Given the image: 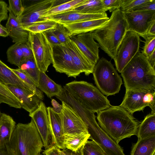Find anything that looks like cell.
I'll return each mask as SVG.
<instances>
[{
  "label": "cell",
  "instance_id": "obj_1",
  "mask_svg": "<svg viewBox=\"0 0 155 155\" xmlns=\"http://www.w3.org/2000/svg\"><path fill=\"white\" fill-rule=\"evenodd\" d=\"M101 127L115 142L137 135L139 123L123 107L111 106L97 113Z\"/></svg>",
  "mask_w": 155,
  "mask_h": 155
},
{
  "label": "cell",
  "instance_id": "obj_2",
  "mask_svg": "<svg viewBox=\"0 0 155 155\" xmlns=\"http://www.w3.org/2000/svg\"><path fill=\"white\" fill-rule=\"evenodd\" d=\"M127 29L124 13L120 8L112 12L107 21L92 31V35L101 49L114 60Z\"/></svg>",
  "mask_w": 155,
  "mask_h": 155
},
{
  "label": "cell",
  "instance_id": "obj_3",
  "mask_svg": "<svg viewBox=\"0 0 155 155\" xmlns=\"http://www.w3.org/2000/svg\"><path fill=\"white\" fill-rule=\"evenodd\" d=\"M126 90L155 91V70L138 51L120 73Z\"/></svg>",
  "mask_w": 155,
  "mask_h": 155
},
{
  "label": "cell",
  "instance_id": "obj_4",
  "mask_svg": "<svg viewBox=\"0 0 155 155\" xmlns=\"http://www.w3.org/2000/svg\"><path fill=\"white\" fill-rule=\"evenodd\" d=\"M43 146L40 136L31 119L28 123L16 125L5 149L8 155H38Z\"/></svg>",
  "mask_w": 155,
  "mask_h": 155
},
{
  "label": "cell",
  "instance_id": "obj_5",
  "mask_svg": "<svg viewBox=\"0 0 155 155\" xmlns=\"http://www.w3.org/2000/svg\"><path fill=\"white\" fill-rule=\"evenodd\" d=\"M63 87L82 106L94 113H97L111 106L107 97L91 83L74 81L66 84Z\"/></svg>",
  "mask_w": 155,
  "mask_h": 155
},
{
  "label": "cell",
  "instance_id": "obj_6",
  "mask_svg": "<svg viewBox=\"0 0 155 155\" xmlns=\"http://www.w3.org/2000/svg\"><path fill=\"white\" fill-rule=\"evenodd\" d=\"M92 73L97 88L104 95H112L119 92L122 79L110 61L101 58L95 65Z\"/></svg>",
  "mask_w": 155,
  "mask_h": 155
},
{
  "label": "cell",
  "instance_id": "obj_7",
  "mask_svg": "<svg viewBox=\"0 0 155 155\" xmlns=\"http://www.w3.org/2000/svg\"><path fill=\"white\" fill-rule=\"evenodd\" d=\"M32 51L37 67L40 71L46 72L52 63V46L44 32H29L27 43Z\"/></svg>",
  "mask_w": 155,
  "mask_h": 155
},
{
  "label": "cell",
  "instance_id": "obj_8",
  "mask_svg": "<svg viewBox=\"0 0 155 155\" xmlns=\"http://www.w3.org/2000/svg\"><path fill=\"white\" fill-rule=\"evenodd\" d=\"M119 106L131 114L136 111H143L147 106L150 108L151 114H155V91L126 90L123 101Z\"/></svg>",
  "mask_w": 155,
  "mask_h": 155
},
{
  "label": "cell",
  "instance_id": "obj_9",
  "mask_svg": "<svg viewBox=\"0 0 155 155\" xmlns=\"http://www.w3.org/2000/svg\"><path fill=\"white\" fill-rule=\"evenodd\" d=\"M141 41L138 34L127 31L114 60L116 69L119 73L139 51Z\"/></svg>",
  "mask_w": 155,
  "mask_h": 155
},
{
  "label": "cell",
  "instance_id": "obj_10",
  "mask_svg": "<svg viewBox=\"0 0 155 155\" xmlns=\"http://www.w3.org/2000/svg\"><path fill=\"white\" fill-rule=\"evenodd\" d=\"M56 0L33 1L24 6V10L18 19L25 28L33 23L46 20L44 17L46 12L54 6Z\"/></svg>",
  "mask_w": 155,
  "mask_h": 155
},
{
  "label": "cell",
  "instance_id": "obj_11",
  "mask_svg": "<svg viewBox=\"0 0 155 155\" xmlns=\"http://www.w3.org/2000/svg\"><path fill=\"white\" fill-rule=\"evenodd\" d=\"M51 46L52 64L55 71L65 74L68 77L76 78L80 73L74 67L68 49L62 44Z\"/></svg>",
  "mask_w": 155,
  "mask_h": 155
},
{
  "label": "cell",
  "instance_id": "obj_12",
  "mask_svg": "<svg viewBox=\"0 0 155 155\" xmlns=\"http://www.w3.org/2000/svg\"><path fill=\"white\" fill-rule=\"evenodd\" d=\"M127 24V31L138 34L143 38L148 30L155 20V11H129L124 13Z\"/></svg>",
  "mask_w": 155,
  "mask_h": 155
},
{
  "label": "cell",
  "instance_id": "obj_13",
  "mask_svg": "<svg viewBox=\"0 0 155 155\" xmlns=\"http://www.w3.org/2000/svg\"><path fill=\"white\" fill-rule=\"evenodd\" d=\"M61 114L62 134L88 133L85 123L75 110L70 106L61 101Z\"/></svg>",
  "mask_w": 155,
  "mask_h": 155
},
{
  "label": "cell",
  "instance_id": "obj_14",
  "mask_svg": "<svg viewBox=\"0 0 155 155\" xmlns=\"http://www.w3.org/2000/svg\"><path fill=\"white\" fill-rule=\"evenodd\" d=\"M92 32L74 35L70 38L91 63L95 65L99 59V46L94 41Z\"/></svg>",
  "mask_w": 155,
  "mask_h": 155
},
{
  "label": "cell",
  "instance_id": "obj_15",
  "mask_svg": "<svg viewBox=\"0 0 155 155\" xmlns=\"http://www.w3.org/2000/svg\"><path fill=\"white\" fill-rule=\"evenodd\" d=\"M34 121L45 149L50 146L51 134L47 107L42 101L38 107L29 114Z\"/></svg>",
  "mask_w": 155,
  "mask_h": 155
},
{
  "label": "cell",
  "instance_id": "obj_16",
  "mask_svg": "<svg viewBox=\"0 0 155 155\" xmlns=\"http://www.w3.org/2000/svg\"><path fill=\"white\" fill-rule=\"evenodd\" d=\"M19 101L21 107L31 113L36 109L42 101L33 92L26 89L12 85H6Z\"/></svg>",
  "mask_w": 155,
  "mask_h": 155
},
{
  "label": "cell",
  "instance_id": "obj_17",
  "mask_svg": "<svg viewBox=\"0 0 155 155\" xmlns=\"http://www.w3.org/2000/svg\"><path fill=\"white\" fill-rule=\"evenodd\" d=\"M107 17V15L106 12L98 14H88L83 13L73 9L46 17L45 19L65 25Z\"/></svg>",
  "mask_w": 155,
  "mask_h": 155
},
{
  "label": "cell",
  "instance_id": "obj_18",
  "mask_svg": "<svg viewBox=\"0 0 155 155\" xmlns=\"http://www.w3.org/2000/svg\"><path fill=\"white\" fill-rule=\"evenodd\" d=\"M72 57L73 64L80 73L88 76L92 73L95 65L91 64L71 40L64 45Z\"/></svg>",
  "mask_w": 155,
  "mask_h": 155
},
{
  "label": "cell",
  "instance_id": "obj_19",
  "mask_svg": "<svg viewBox=\"0 0 155 155\" xmlns=\"http://www.w3.org/2000/svg\"><path fill=\"white\" fill-rule=\"evenodd\" d=\"M9 15L5 27L9 36L15 43H27L28 41L29 32L26 30L13 14L8 11Z\"/></svg>",
  "mask_w": 155,
  "mask_h": 155
},
{
  "label": "cell",
  "instance_id": "obj_20",
  "mask_svg": "<svg viewBox=\"0 0 155 155\" xmlns=\"http://www.w3.org/2000/svg\"><path fill=\"white\" fill-rule=\"evenodd\" d=\"M50 123L52 143L60 149H65L63 143V134L61 114L54 111L52 107H47Z\"/></svg>",
  "mask_w": 155,
  "mask_h": 155
},
{
  "label": "cell",
  "instance_id": "obj_21",
  "mask_svg": "<svg viewBox=\"0 0 155 155\" xmlns=\"http://www.w3.org/2000/svg\"><path fill=\"white\" fill-rule=\"evenodd\" d=\"M108 17L64 25L71 36L93 31L101 27L109 19Z\"/></svg>",
  "mask_w": 155,
  "mask_h": 155
},
{
  "label": "cell",
  "instance_id": "obj_22",
  "mask_svg": "<svg viewBox=\"0 0 155 155\" xmlns=\"http://www.w3.org/2000/svg\"><path fill=\"white\" fill-rule=\"evenodd\" d=\"M13 118L5 113L0 116V149H5L10 141L16 127Z\"/></svg>",
  "mask_w": 155,
  "mask_h": 155
},
{
  "label": "cell",
  "instance_id": "obj_23",
  "mask_svg": "<svg viewBox=\"0 0 155 155\" xmlns=\"http://www.w3.org/2000/svg\"><path fill=\"white\" fill-rule=\"evenodd\" d=\"M37 87L50 99L60 95L63 90L61 85L51 80L45 72L41 71L39 72Z\"/></svg>",
  "mask_w": 155,
  "mask_h": 155
},
{
  "label": "cell",
  "instance_id": "obj_24",
  "mask_svg": "<svg viewBox=\"0 0 155 155\" xmlns=\"http://www.w3.org/2000/svg\"><path fill=\"white\" fill-rule=\"evenodd\" d=\"M0 81L6 85L18 86L32 91L30 87L15 74L12 68L9 67L0 59Z\"/></svg>",
  "mask_w": 155,
  "mask_h": 155
},
{
  "label": "cell",
  "instance_id": "obj_25",
  "mask_svg": "<svg viewBox=\"0 0 155 155\" xmlns=\"http://www.w3.org/2000/svg\"><path fill=\"white\" fill-rule=\"evenodd\" d=\"M88 133L63 134V143L65 149L77 152L79 151L85 143L89 139Z\"/></svg>",
  "mask_w": 155,
  "mask_h": 155
},
{
  "label": "cell",
  "instance_id": "obj_26",
  "mask_svg": "<svg viewBox=\"0 0 155 155\" xmlns=\"http://www.w3.org/2000/svg\"><path fill=\"white\" fill-rule=\"evenodd\" d=\"M155 153V136L138 140L133 146L130 155H153Z\"/></svg>",
  "mask_w": 155,
  "mask_h": 155
},
{
  "label": "cell",
  "instance_id": "obj_27",
  "mask_svg": "<svg viewBox=\"0 0 155 155\" xmlns=\"http://www.w3.org/2000/svg\"><path fill=\"white\" fill-rule=\"evenodd\" d=\"M137 136L138 140L155 136V114H150L139 125Z\"/></svg>",
  "mask_w": 155,
  "mask_h": 155
},
{
  "label": "cell",
  "instance_id": "obj_28",
  "mask_svg": "<svg viewBox=\"0 0 155 155\" xmlns=\"http://www.w3.org/2000/svg\"><path fill=\"white\" fill-rule=\"evenodd\" d=\"M75 10L88 14H98L106 13L107 9L104 6L102 0H86Z\"/></svg>",
  "mask_w": 155,
  "mask_h": 155
},
{
  "label": "cell",
  "instance_id": "obj_29",
  "mask_svg": "<svg viewBox=\"0 0 155 155\" xmlns=\"http://www.w3.org/2000/svg\"><path fill=\"white\" fill-rule=\"evenodd\" d=\"M86 0L66 1V2L54 5L46 12L44 17L45 18L49 16L74 9L81 5Z\"/></svg>",
  "mask_w": 155,
  "mask_h": 155
},
{
  "label": "cell",
  "instance_id": "obj_30",
  "mask_svg": "<svg viewBox=\"0 0 155 155\" xmlns=\"http://www.w3.org/2000/svg\"><path fill=\"white\" fill-rule=\"evenodd\" d=\"M18 68L29 77L35 82L37 87L40 71L37 67L33 56L23 59Z\"/></svg>",
  "mask_w": 155,
  "mask_h": 155
},
{
  "label": "cell",
  "instance_id": "obj_31",
  "mask_svg": "<svg viewBox=\"0 0 155 155\" xmlns=\"http://www.w3.org/2000/svg\"><path fill=\"white\" fill-rule=\"evenodd\" d=\"M0 103L6 104L10 107L21 108V104L6 85L0 81Z\"/></svg>",
  "mask_w": 155,
  "mask_h": 155
},
{
  "label": "cell",
  "instance_id": "obj_32",
  "mask_svg": "<svg viewBox=\"0 0 155 155\" xmlns=\"http://www.w3.org/2000/svg\"><path fill=\"white\" fill-rule=\"evenodd\" d=\"M6 54L7 61L19 68L23 59L20 44L15 43L11 45L7 49Z\"/></svg>",
  "mask_w": 155,
  "mask_h": 155
},
{
  "label": "cell",
  "instance_id": "obj_33",
  "mask_svg": "<svg viewBox=\"0 0 155 155\" xmlns=\"http://www.w3.org/2000/svg\"><path fill=\"white\" fill-rule=\"evenodd\" d=\"M58 23L55 21L46 19L35 22L25 29L29 32L34 33H42L54 28Z\"/></svg>",
  "mask_w": 155,
  "mask_h": 155
},
{
  "label": "cell",
  "instance_id": "obj_34",
  "mask_svg": "<svg viewBox=\"0 0 155 155\" xmlns=\"http://www.w3.org/2000/svg\"><path fill=\"white\" fill-rule=\"evenodd\" d=\"M82 155H106L101 147L93 140H87L81 149Z\"/></svg>",
  "mask_w": 155,
  "mask_h": 155
},
{
  "label": "cell",
  "instance_id": "obj_35",
  "mask_svg": "<svg viewBox=\"0 0 155 155\" xmlns=\"http://www.w3.org/2000/svg\"><path fill=\"white\" fill-rule=\"evenodd\" d=\"M12 71L21 80L26 83L31 88L32 91L41 100L44 99L43 93L37 87L35 82L27 74L19 68L12 69Z\"/></svg>",
  "mask_w": 155,
  "mask_h": 155
},
{
  "label": "cell",
  "instance_id": "obj_36",
  "mask_svg": "<svg viewBox=\"0 0 155 155\" xmlns=\"http://www.w3.org/2000/svg\"><path fill=\"white\" fill-rule=\"evenodd\" d=\"M52 31L60 43L65 45L70 40V34L63 25L58 23Z\"/></svg>",
  "mask_w": 155,
  "mask_h": 155
},
{
  "label": "cell",
  "instance_id": "obj_37",
  "mask_svg": "<svg viewBox=\"0 0 155 155\" xmlns=\"http://www.w3.org/2000/svg\"><path fill=\"white\" fill-rule=\"evenodd\" d=\"M142 53L146 57L150 55L155 51V36L147 35Z\"/></svg>",
  "mask_w": 155,
  "mask_h": 155
},
{
  "label": "cell",
  "instance_id": "obj_38",
  "mask_svg": "<svg viewBox=\"0 0 155 155\" xmlns=\"http://www.w3.org/2000/svg\"><path fill=\"white\" fill-rule=\"evenodd\" d=\"M8 7V11L11 12L17 18L20 16L23 12L24 7L21 0H9Z\"/></svg>",
  "mask_w": 155,
  "mask_h": 155
},
{
  "label": "cell",
  "instance_id": "obj_39",
  "mask_svg": "<svg viewBox=\"0 0 155 155\" xmlns=\"http://www.w3.org/2000/svg\"><path fill=\"white\" fill-rule=\"evenodd\" d=\"M149 0H124L120 8L124 13L129 12L134 7L147 2Z\"/></svg>",
  "mask_w": 155,
  "mask_h": 155
},
{
  "label": "cell",
  "instance_id": "obj_40",
  "mask_svg": "<svg viewBox=\"0 0 155 155\" xmlns=\"http://www.w3.org/2000/svg\"><path fill=\"white\" fill-rule=\"evenodd\" d=\"M155 11V0L148 1L132 9L130 11Z\"/></svg>",
  "mask_w": 155,
  "mask_h": 155
},
{
  "label": "cell",
  "instance_id": "obj_41",
  "mask_svg": "<svg viewBox=\"0 0 155 155\" xmlns=\"http://www.w3.org/2000/svg\"><path fill=\"white\" fill-rule=\"evenodd\" d=\"M124 0H102L105 7L110 12L120 8Z\"/></svg>",
  "mask_w": 155,
  "mask_h": 155
},
{
  "label": "cell",
  "instance_id": "obj_42",
  "mask_svg": "<svg viewBox=\"0 0 155 155\" xmlns=\"http://www.w3.org/2000/svg\"><path fill=\"white\" fill-rule=\"evenodd\" d=\"M8 5L5 2L0 1V23L2 21L8 18Z\"/></svg>",
  "mask_w": 155,
  "mask_h": 155
},
{
  "label": "cell",
  "instance_id": "obj_43",
  "mask_svg": "<svg viewBox=\"0 0 155 155\" xmlns=\"http://www.w3.org/2000/svg\"><path fill=\"white\" fill-rule=\"evenodd\" d=\"M44 33L48 41L51 45L61 44L53 33L52 29L45 31Z\"/></svg>",
  "mask_w": 155,
  "mask_h": 155
},
{
  "label": "cell",
  "instance_id": "obj_44",
  "mask_svg": "<svg viewBox=\"0 0 155 155\" xmlns=\"http://www.w3.org/2000/svg\"><path fill=\"white\" fill-rule=\"evenodd\" d=\"M20 45L22 52L23 59L28 58L33 56L31 50L27 43L20 44Z\"/></svg>",
  "mask_w": 155,
  "mask_h": 155
},
{
  "label": "cell",
  "instance_id": "obj_45",
  "mask_svg": "<svg viewBox=\"0 0 155 155\" xmlns=\"http://www.w3.org/2000/svg\"><path fill=\"white\" fill-rule=\"evenodd\" d=\"M59 148L55 145L50 146L43 152V155H60Z\"/></svg>",
  "mask_w": 155,
  "mask_h": 155
},
{
  "label": "cell",
  "instance_id": "obj_46",
  "mask_svg": "<svg viewBox=\"0 0 155 155\" xmlns=\"http://www.w3.org/2000/svg\"><path fill=\"white\" fill-rule=\"evenodd\" d=\"M51 104L53 106L52 109L55 112L58 114H61L62 106V105L60 104L55 100L52 99L51 101Z\"/></svg>",
  "mask_w": 155,
  "mask_h": 155
},
{
  "label": "cell",
  "instance_id": "obj_47",
  "mask_svg": "<svg viewBox=\"0 0 155 155\" xmlns=\"http://www.w3.org/2000/svg\"><path fill=\"white\" fill-rule=\"evenodd\" d=\"M59 153L60 155H82L81 150L78 152H74L68 149L59 150Z\"/></svg>",
  "mask_w": 155,
  "mask_h": 155
},
{
  "label": "cell",
  "instance_id": "obj_48",
  "mask_svg": "<svg viewBox=\"0 0 155 155\" xmlns=\"http://www.w3.org/2000/svg\"><path fill=\"white\" fill-rule=\"evenodd\" d=\"M148 61L152 67L155 69V51L149 56L147 57Z\"/></svg>",
  "mask_w": 155,
  "mask_h": 155
},
{
  "label": "cell",
  "instance_id": "obj_49",
  "mask_svg": "<svg viewBox=\"0 0 155 155\" xmlns=\"http://www.w3.org/2000/svg\"><path fill=\"white\" fill-rule=\"evenodd\" d=\"M147 35L155 36V20L152 22L149 27Z\"/></svg>",
  "mask_w": 155,
  "mask_h": 155
},
{
  "label": "cell",
  "instance_id": "obj_50",
  "mask_svg": "<svg viewBox=\"0 0 155 155\" xmlns=\"http://www.w3.org/2000/svg\"><path fill=\"white\" fill-rule=\"evenodd\" d=\"M8 36H9V33L7 29L0 23V36L6 37Z\"/></svg>",
  "mask_w": 155,
  "mask_h": 155
},
{
  "label": "cell",
  "instance_id": "obj_51",
  "mask_svg": "<svg viewBox=\"0 0 155 155\" xmlns=\"http://www.w3.org/2000/svg\"><path fill=\"white\" fill-rule=\"evenodd\" d=\"M0 155H8L5 149H0Z\"/></svg>",
  "mask_w": 155,
  "mask_h": 155
},
{
  "label": "cell",
  "instance_id": "obj_52",
  "mask_svg": "<svg viewBox=\"0 0 155 155\" xmlns=\"http://www.w3.org/2000/svg\"><path fill=\"white\" fill-rule=\"evenodd\" d=\"M38 155H42V154H41V153H40L38 154Z\"/></svg>",
  "mask_w": 155,
  "mask_h": 155
},
{
  "label": "cell",
  "instance_id": "obj_53",
  "mask_svg": "<svg viewBox=\"0 0 155 155\" xmlns=\"http://www.w3.org/2000/svg\"><path fill=\"white\" fill-rule=\"evenodd\" d=\"M0 104H1V103H0ZM1 113H1V111H0V115H1Z\"/></svg>",
  "mask_w": 155,
  "mask_h": 155
},
{
  "label": "cell",
  "instance_id": "obj_54",
  "mask_svg": "<svg viewBox=\"0 0 155 155\" xmlns=\"http://www.w3.org/2000/svg\"><path fill=\"white\" fill-rule=\"evenodd\" d=\"M153 155H155V153Z\"/></svg>",
  "mask_w": 155,
  "mask_h": 155
}]
</instances>
